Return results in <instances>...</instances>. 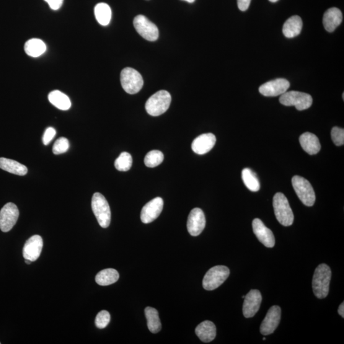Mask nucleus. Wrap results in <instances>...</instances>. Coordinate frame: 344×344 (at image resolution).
I'll use <instances>...</instances> for the list:
<instances>
[{
	"mask_svg": "<svg viewBox=\"0 0 344 344\" xmlns=\"http://www.w3.org/2000/svg\"><path fill=\"white\" fill-rule=\"evenodd\" d=\"M251 0H237L238 7L241 11H245L249 8Z\"/></svg>",
	"mask_w": 344,
	"mask_h": 344,
	"instance_id": "obj_37",
	"label": "nucleus"
},
{
	"mask_svg": "<svg viewBox=\"0 0 344 344\" xmlns=\"http://www.w3.org/2000/svg\"><path fill=\"white\" fill-rule=\"evenodd\" d=\"M216 142V138L214 134H202L194 140L191 147L196 154H205L213 148Z\"/></svg>",
	"mask_w": 344,
	"mask_h": 344,
	"instance_id": "obj_18",
	"label": "nucleus"
},
{
	"mask_svg": "<svg viewBox=\"0 0 344 344\" xmlns=\"http://www.w3.org/2000/svg\"><path fill=\"white\" fill-rule=\"evenodd\" d=\"M171 95L167 90H161L147 100L146 103L147 112L152 116L162 115L169 109L171 103Z\"/></svg>",
	"mask_w": 344,
	"mask_h": 344,
	"instance_id": "obj_3",
	"label": "nucleus"
},
{
	"mask_svg": "<svg viewBox=\"0 0 344 344\" xmlns=\"http://www.w3.org/2000/svg\"><path fill=\"white\" fill-rule=\"evenodd\" d=\"M46 49L45 43L38 38H32L27 41L25 45L26 53L33 58H37L42 55L46 51Z\"/></svg>",
	"mask_w": 344,
	"mask_h": 344,
	"instance_id": "obj_25",
	"label": "nucleus"
},
{
	"mask_svg": "<svg viewBox=\"0 0 344 344\" xmlns=\"http://www.w3.org/2000/svg\"><path fill=\"white\" fill-rule=\"evenodd\" d=\"M48 99L52 104L61 110H67L71 107L72 103L68 96L58 90L49 93Z\"/></svg>",
	"mask_w": 344,
	"mask_h": 344,
	"instance_id": "obj_24",
	"label": "nucleus"
},
{
	"mask_svg": "<svg viewBox=\"0 0 344 344\" xmlns=\"http://www.w3.org/2000/svg\"><path fill=\"white\" fill-rule=\"evenodd\" d=\"M279 102L288 107L294 106L298 110H304L311 107L312 98L307 93L291 90L282 95Z\"/></svg>",
	"mask_w": 344,
	"mask_h": 344,
	"instance_id": "obj_8",
	"label": "nucleus"
},
{
	"mask_svg": "<svg viewBox=\"0 0 344 344\" xmlns=\"http://www.w3.org/2000/svg\"><path fill=\"white\" fill-rule=\"evenodd\" d=\"M121 83L128 94L134 95L142 89L143 79L138 71L132 68H124L121 73Z\"/></svg>",
	"mask_w": 344,
	"mask_h": 344,
	"instance_id": "obj_7",
	"label": "nucleus"
},
{
	"mask_svg": "<svg viewBox=\"0 0 344 344\" xmlns=\"http://www.w3.org/2000/svg\"><path fill=\"white\" fill-rule=\"evenodd\" d=\"M244 299L243 314L245 317H253L260 309L261 301H262L261 294L257 289H252L246 296H245Z\"/></svg>",
	"mask_w": 344,
	"mask_h": 344,
	"instance_id": "obj_15",
	"label": "nucleus"
},
{
	"mask_svg": "<svg viewBox=\"0 0 344 344\" xmlns=\"http://www.w3.org/2000/svg\"><path fill=\"white\" fill-rule=\"evenodd\" d=\"M164 208V200L160 197L153 199L146 204L141 211V221L144 224L151 223L161 214Z\"/></svg>",
	"mask_w": 344,
	"mask_h": 344,
	"instance_id": "obj_13",
	"label": "nucleus"
},
{
	"mask_svg": "<svg viewBox=\"0 0 344 344\" xmlns=\"http://www.w3.org/2000/svg\"><path fill=\"white\" fill-rule=\"evenodd\" d=\"M332 139L336 146H341L344 144V129L335 126L331 132Z\"/></svg>",
	"mask_w": 344,
	"mask_h": 344,
	"instance_id": "obj_34",
	"label": "nucleus"
},
{
	"mask_svg": "<svg viewBox=\"0 0 344 344\" xmlns=\"http://www.w3.org/2000/svg\"><path fill=\"white\" fill-rule=\"evenodd\" d=\"M274 213L278 221L284 226L293 224L294 214L288 199L282 193H276L273 200Z\"/></svg>",
	"mask_w": 344,
	"mask_h": 344,
	"instance_id": "obj_2",
	"label": "nucleus"
},
{
	"mask_svg": "<svg viewBox=\"0 0 344 344\" xmlns=\"http://www.w3.org/2000/svg\"><path fill=\"white\" fill-rule=\"evenodd\" d=\"M133 159L130 154L128 152H124L120 155L115 161L116 169L121 172H127L130 170Z\"/></svg>",
	"mask_w": 344,
	"mask_h": 344,
	"instance_id": "obj_30",
	"label": "nucleus"
},
{
	"mask_svg": "<svg viewBox=\"0 0 344 344\" xmlns=\"http://www.w3.org/2000/svg\"><path fill=\"white\" fill-rule=\"evenodd\" d=\"M164 159V155L162 152L153 150L147 154L145 157L144 163L147 167L154 168L162 164Z\"/></svg>",
	"mask_w": 344,
	"mask_h": 344,
	"instance_id": "obj_31",
	"label": "nucleus"
},
{
	"mask_svg": "<svg viewBox=\"0 0 344 344\" xmlns=\"http://www.w3.org/2000/svg\"><path fill=\"white\" fill-rule=\"evenodd\" d=\"M300 144L303 149L310 155L317 154L322 147L317 136L309 132L302 134L300 137Z\"/></svg>",
	"mask_w": 344,
	"mask_h": 344,
	"instance_id": "obj_20",
	"label": "nucleus"
},
{
	"mask_svg": "<svg viewBox=\"0 0 344 344\" xmlns=\"http://www.w3.org/2000/svg\"><path fill=\"white\" fill-rule=\"evenodd\" d=\"M195 333L202 342H211L216 338V327L213 322L205 320L197 326Z\"/></svg>",
	"mask_w": 344,
	"mask_h": 344,
	"instance_id": "obj_21",
	"label": "nucleus"
},
{
	"mask_svg": "<svg viewBox=\"0 0 344 344\" xmlns=\"http://www.w3.org/2000/svg\"><path fill=\"white\" fill-rule=\"evenodd\" d=\"M0 169L13 174L25 175L28 173L27 167L14 160L1 157L0 158Z\"/></svg>",
	"mask_w": 344,
	"mask_h": 344,
	"instance_id": "obj_23",
	"label": "nucleus"
},
{
	"mask_svg": "<svg viewBox=\"0 0 344 344\" xmlns=\"http://www.w3.org/2000/svg\"><path fill=\"white\" fill-rule=\"evenodd\" d=\"M110 315L107 310H102L100 312L96 317L95 325L100 329H103L107 327L110 323Z\"/></svg>",
	"mask_w": 344,
	"mask_h": 344,
	"instance_id": "obj_33",
	"label": "nucleus"
},
{
	"mask_svg": "<svg viewBox=\"0 0 344 344\" xmlns=\"http://www.w3.org/2000/svg\"><path fill=\"white\" fill-rule=\"evenodd\" d=\"M48 3L51 9L57 10L60 9L63 5V0H44Z\"/></svg>",
	"mask_w": 344,
	"mask_h": 344,
	"instance_id": "obj_36",
	"label": "nucleus"
},
{
	"mask_svg": "<svg viewBox=\"0 0 344 344\" xmlns=\"http://www.w3.org/2000/svg\"><path fill=\"white\" fill-rule=\"evenodd\" d=\"M292 185L297 196L305 205H314L315 201V192L309 181L301 176L296 175L292 178Z\"/></svg>",
	"mask_w": 344,
	"mask_h": 344,
	"instance_id": "obj_6",
	"label": "nucleus"
},
{
	"mask_svg": "<svg viewBox=\"0 0 344 344\" xmlns=\"http://www.w3.org/2000/svg\"><path fill=\"white\" fill-rule=\"evenodd\" d=\"M70 144L68 140L61 137L57 140L54 143L53 148V152L54 154H61L64 153L69 149Z\"/></svg>",
	"mask_w": 344,
	"mask_h": 344,
	"instance_id": "obj_32",
	"label": "nucleus"
},
{
	"mask_svg": "<svg viewBox=\"0 0 344 344\" xmlns=\"http://www.w3.org/2000/svg\"><path fill=\"white\" fill-rule=\"evenodd\" d=\"M338 314L341 315L343 318L344 317V303L342 302V304H341L339 306V308H338Z\"/></svg>",
	"mask_w": 344,
	"mask_h": 344,
	"instance_id": "obj_38",
	"label": "nucleus"
},
{
	"mask_svg": "<svg viewBox=\"0 0 344 344\" xmlns=\"http://www.w3.org/2000/svg\"><path fill=\"white\" fill-rule=\"evenodd\" d=\"M281 319V309L278 305H274L268 310L265 319L260 326V332L263 335L271 334L278 327Z\"/></svg>",
	"mask_w": 344,
	"mask_h": 344,
	"instance_id": "obj_11",
	"label": "nucleus"
},
{
	"mask_svg": "<svg viewBox=\"0 0 344 344\" xmlns=\"http://www.w3.org/2000/svg\"><path fill=\"white\" fill-rule=\"evenodd\" d=\"M91 207L100 226L107 228L110 224L111 212L106 198L100 193H95L92 198Z\"/></svg>",
	"mask_w": 344,
	"mask_h": 344,
	"instance_id": "obj_4",
	"label": "nucleus"
},
{
	"mask_svg": "<svg viewBox=\"0 0 344 344\" xmlns=\"http://www.w3.org/2000/svg\"><path fill=\"white\" fill-rule=\"evenodd\" d=\"M120 278V274L115 269L107 268L100 271L96 276L95 280L100 286H108L116 283Z\"/></svg>",
	"mask_w": 344,
	"mask_h": 344,
	"instance_id": "obj_27",
	"label": "nucleus"
},
{
	"mask_svg": "<svg viewBox=\"0 0 344 344\" xmlns=\"http://www.w3.org/2000/svg\"><path fill=\"white\" fill-rule=\"evenodd\" d=\"M342 98H343V100L344 99V94H343V95H342Z\"/></svg>",
	"mask_w": 344,
	"mask_h": 344,
	"instance_id": "obj_42",
	"label": "nucleus"
},
{
	"mask_svg": "<svg viewBox=\"0 0 344 344\" xmlns=\"http://www.w3.org/2000/svg\"><path fill=\"white\" fill-rule=\"evenodd\" d=\"M332 270L326 264H320L315 268L312 279V289L315 296L323 299L328 296Z\"/></svg>",
	"mask_w": 344,
	"mask_h": 344,
	"instance_id": "obj_1",
	"label": "nucleus"
},
{
	"mask_svg": "<svg viewBox=\"0 0 344 344\" xmlns=\"http://www.w3.org/2000/svg\"><path fill=\"white\" fill-rule=\"evenodd\" d=\"M26 263L28 264V265H30L31 263H32V261L28 260H25Z\"/></svg>",
	"mask_w": 344,
	"mask_h": 344,
	"instance_id": "obj_40",
	"label": "nucleus"
},
{
	"mask_svg": "<svg viewBox=\"0 0 344 344\" xmlns=\"http://www.w3.org/2000/svg\"><path fill=\"white\" fill-rule=\"evenodd\" d=\"M253 229L259 241L262 243L265 247L271 248L275 245V237L272 232L260 219L253 220Z\"/></svg>",
	"mask_w": 344,
	"mask_h": 344,
	"instance_id": "obj_17",
	"label": "nucleus"
},
{
	"mask_svg": "<svg viewBox=\"0 0 344 344\" xmlns=\"http://www.w3.org/2000/svg\"><path fill=\"white\" fill-rule=\"evenodd\" d=\"M205 216L203 211L199 208L193 209L187 222V228L191 236L196 237L200 235L205 228Z\"/></svg>",
	"mask_w": 344,
	"mask_h": 344,
	"instance_id": "obj_14",
	"label": "nucleus"
},
{
	"mask_svg": "<svg viewBox=\"0 0 344 344\" xmlns=\"http://www.w3.org/2000/svg\"><path fill=\"white\" fill-rule=\"evenodd\" d=\"M290 86V83L286 79H277L261 85L259 91L265 97H273L283 95Z\"/></svg>",
	"mask_w": 344,
	"mask_h": 344,
	"instance_id": "obj_12",
	"label": "nucleus"
},
{
	"mask_svg": "<svg viewBox=\"0 0 344 344\" xmlns=\"http://www.w3.org/2000/svg\"><path fill=\"white\" fill-rule=\"evenodd\" d=\"M183 1H186V2H187L188 3H191H191H193L194 2H195V0H183Z\"/></svg>",
	"mask_w": 344,
	"mask_h": 344,
	"instance_id": "obj_39",
	"label": "nucleus"
},
{
	"mask_svg": "<svg viewBox=\"0 0 344 344\" xmlns=\"http://www.w3.org/2000/svg\"><path fill=\"white\" fill-rule=\"evenodd\" d=\"M242 178L244 185L253 192H257L260 189V183L256 173L249 169L242 170Z\"/></svg>",
	"mask_w": 344,
	"mask_h": 344,
	"instance_id": "obj_29",
	"label": "nucleus"
},
{
	"mask_svg": "<svg viewBox=\"0 0 344 344\" xmlns=\"http://www.w3.org/2000/svg\"><path fill=\"white\" fill-rule=\"evenodd\" d=\"M229 268L225 266H214L205 274L203 279V288L208 291L214 290L223 284L230 276Z\"/></svg>",
	"mask_w": 344,
	"mask_h": 344,
	"instance_id": "obj_5",
	"label": "nucleus"
},
{
	"mask_svg": "<svg viewBox=\"0 0 344 344\" xmlns=\"http://www.w3.org/2000/svg\"><path fill=\"white\" fill-rule=\"evenodd\" d=\"M147 320V327L150 332L152 333H157L162 330V323L159 317L158 312L154 308L147 307L145 309Z\"/></svg>",
	"mask_w": 344,
	"mask_h": 344,
	"instance_id": "obj_26",
	"label": "nucleus"
},
{
	"mask_svg": "<svg viewBox=\"0 0 344 344\" xmlns=\"http://www.w3.org/2000/svg\"><path fill=\"white\" fill-rule=\"evenodd\" d=\"M43 248L42 238L39 235H33L26 242L23 247V257L25 260L35 261L40 257Z\"/></svg>",
	"mask_w": 344,
	"mask_h": 344,
	"instance_id": "obj_16",
	"label": "nucleus"
},
{
	"mask_svg": "<svg viewBox=\"0 0 344 344\" xmlns=\"http://www.w3.org/2000/svg\"><path fill=\"white\" fill-rule=\"evenodd\" d=\"M56 134L55 129L52 127H49L46 129L45 133L43 136V143L44 145H48L53 141Z\"/></svg>",
	"mask_w": 344,
	"mask_h": 344,
	"instance_id": "obj_35",
	"label": "nucleus"
},
{
	"mask_svg": "<svg viewBox=\"0 0 344 344\" xmlns=\"http://www.w3.org/2000/svg\"><path fill=\"white\" fill-rule=\"evenodd\" d=\"M133 25L136 32L144 39L154 42L158 38V28L144 15H139L134 17Z\"/></svg>",
	"mask_w": 344,
	"mask_h": 344,
	"instance_id": "obj_9",
	"label": "nucleus"
},
{
	"mask_svg": "<svg viewBox=\"0 0 344 344\" xmlns=\"http://www.w3.org/2000/svg\"><path fill=\"white\" fill-rule=\"evenodd\" d=\"M269 1H270V2H272V3H276L277 2H278L279 0H269Z\"/></svg>",
	"mask_w": 344,
	"mask_h": 344,
	"instance_id": "obj_41",
	"label": "nucleus"
},
{
	"mask_svg": "<svg viewBox=\"0 0 344 344\" xmlns=\"http://www.w3.org/2000/svg\"><path fill=\"white\" fill-rule=\"evenodd\" d=\"M263 340H266V338H263Z\"/></svg>",
	"mask_w": 344,
	"mask_h": 344,
	"instance_id": "obj_43",
	"label": "nucleus"
},
{
	"mask_svg": "<svg viewBox=\"0 0 344 344\" xmlns=\"http://www.w3.org/2000/svg\"><path fill=\"white\" fill-rule=\"evenodd\" d=\"M19 211L13 203H8L0 211V229L8 232L12 229L19 218Z\"/></svg>",
	"mask_w": 344,
	"mask_h": 344,
	"instance_id": "obj_10",
	"label": "nucleus"
},
{
	"mask_svg": "<svg viewBox=\"0 0 344 344\" xmlns=\"http://www.w3.org/2000/svg\"><path fill=\"white\" fill-rule=\"evenodd\" d=\"M95 15L99 24L107 26L109 24L112 17V10L109 5L105 3H100L95 7Z\"/></svg>",
	"mask_w": 344,
	"mask_h": 344,
	"instance_id": "obj_28",
	"label": "nucleus"
},
{
	"mask_svg": "<svg viewBox=\"0 0 344 344\" xmlns=\"http://www.w3.org/2000/svg\"><path fill=\"white\" fill-rule=\"evenodd\" d=\"M303 22L301 17L294 15L289 17L283 26V32L284 36L292 38L300 35L302 30Z\"/></svg>",
	"mask_w": 344,
	"mask_h": 344,
	"instance_id": "obj_22",
	"label": "nucleus"
},
{
	"mask_svg": "<svg viewBox=\"0 0 344 344\" xmlns=\"http://www.w3.org/2000/svg\"><path fill=\"white\" fill-rule=\"evenodd\" d=\"M343 19L342 12L337 8H330L326 11L323 16V25L328 32H334L336 28L342 23Z\"/></svg>",
	"mask_w": 344,
	"mask_h": 344,
	"instance_id": "obj_19",
	"label": "nucleus"
}]
</instances>
